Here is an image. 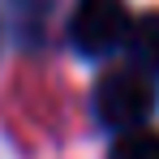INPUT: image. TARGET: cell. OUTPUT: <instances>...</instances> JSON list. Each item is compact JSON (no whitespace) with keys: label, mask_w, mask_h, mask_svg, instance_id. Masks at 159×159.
I'll list each match as a JSON object with an SVG mask.
<instances>
[{"label":"cell","mask_w":159,"mask_h":159,"mask_svg":"<svg viewBox=\"0 0 159 159\" xmlns=\"http://www.w3.org/2000/svg\"><path fill=\"white\" fill-rule=\"evenodd\" d=\"M90 107H95V120L112 133H129L138 129L151 107H155V86H151V73L146 69H112L95 82V95H90Z\"/></svg>","instance_id":"6da1fadb"},{"label":"cell","mask_w":159,"mask_h":159,"mask_svg":"<svg viewBox=\"0 0 159 159\" xmlns=\"http://www.w3.org/2000/svg\"><path fill=\"white\" fill-rule=\"evenodd\" d=\"M129 26L133 17L125 9V0H78L73 17H69V43L86 60H103L116 48H125Z\"/></svg>","instance_id":"7a4b0ae2"},{"label":"cell","mask_w":159,"mask_h":159,"mask_svg":"<svg viewBox=\"0 0 159 159\" xmlns=\"http://www.w3.org/2000/svg\"><path fill=\"white\" fill-rule=\"evenodd\" d=\"M125 48H129V56H133L138 69L159 73V13H142V17L133 22Z\"/></svg>","instance_id":"3957f363"},{"label":"cell","mask_w":159,"mask_h":159,"mask_svg":"<svg viewBox=\"0 0 159 159\" xmlns=\"http://www.w3.org/2000/svg\"><path fill=\"white\" fill-rule=\"evenodd\" d=\"M107 159H159V133H146V129L120 133Z\"/></svg>","instance_id":"277c9868"}]
</instances>
